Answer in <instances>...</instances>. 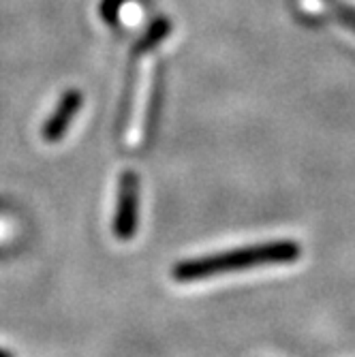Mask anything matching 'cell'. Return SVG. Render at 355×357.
I'll list each match as a JSON object with an SVG mask.
<instances>
[{"instance_id":"cell-1","label":"cell","mask_w":355,"mask_h":357,"mask_svg":"<svg viewBox=\"0 0 355 357\" xmlns=\"http://www.w3.org/2000/svg\"><path fill=\"white\" fill-rule=\"evenodd\" d=\"M302 255V246L294 240H274L266 244L244 246L236 250H225L216 255H206L199 259H186L174 266L172 276L178 282L206 280L218 274L240 272L262 266H287L296 264Z\"/></svg>"},{"instance_id":"cell-6","label":"cell","mask_w":355,"mask_h":357,"mask_svg":"<svg viewBox=\"0 0 355 357\" xmlns=\"http://www.w3.org/2000/svg\"><path fill=\"white\" fill-rule=\"evenodd\" d=\"M0 357H11V353H7V351H0Z\"/></svg>"},{"instance_id":"cell-3","label":"cell","mask_w":355,"mask_h":357,"mask_svg":"<svg viewBox=\"0 0 355 357\" xmlns=\"http://www.w3.org/2000/svg\"><path fill=\"white\" fill-rule=\"evenodd\" d=\"M84 103V94L80 90H67L62 94V99L58 103V107L54 109V114L47 118L45 126H43V139L47 144H56L64 137L67 128L71 124V120L80 114Z\"/></svg>"},{"instance_id":"cell-2","label":"cell","mask_w":355,"mask_h":357,"mask_svg":"<svg viewBox=\"0 0 355 357\" xmlns=\"http://www.w3.org/2000/svg\"><path fill=\"white\" fill-rule=\"evenodd\" d=\"M118 208L114 216V234L118 240H131L137 231V206H139V176L126 169L120 178Z\"/></svg>"},{"instance_id":"cell-4","label":"cell","mask_w":355,"mask_h":357,"mask_svg":"<svg viewBox=\"0 0 355 357\" xmlns=\"http://www.w3.org/2000/svg\"><path fill=\"white\" fill-rule=\"evenodd\" d=\"M319 3H321V9H324V17L326 13H330L338 24L355 32V7L345 5L342 0H319Z\"/></svg>"},{"instance_id":"cell-5","label":"cell","mask_w":355,"mask_h":357,"mask_svg":"<svg viewBox=\"0 0 355 357\" xmlns=\"http://www.w3.org/2000/svg\"><path fill=\"white\" fill-rule=\"evenodd\" d=\"M126 7V0H103L101 5V15L105 20V24L109 26H118L120 22V11Z\"/></svg>"}]
</instances>
